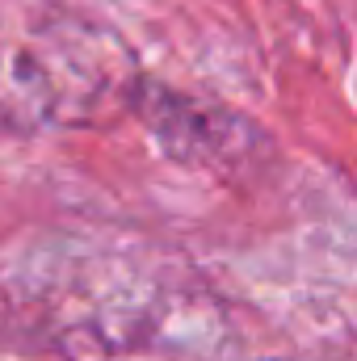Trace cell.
I'll return each mask as SVG.
<instances>
[{
  "instance_id": "6da1fadb",
  "label": "cell",
  "mask_w": 357,
  "mask_h": 361,
  "mask_svg": "<svg viewBox=\"0 0 357 361\" xmlns=\"http://www.w3.org/2000/svg\"><path fill=\"white\" fill-rule=\"evenodd\" d=\"M97 92V76L72 38L47 34L0 59V118L21 126L72 122Z\"/></svg>"
}]
</instances>
